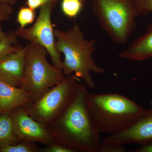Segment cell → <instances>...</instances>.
<instances>
[{"label":"cell","instance_id":"cell-23","mask_svg":"<svg viewBox=\"0 0 152 152\" xmlns=\"http://www.w3.org/2000/svg\"><path fill=\"white\" fill-rule=\"evenodd\" d=\"M131 152H152V141L142 145L141 147L130 151Z\"/></svg>","mask_w":152,"mask_h":152},{"label":"cell","instance_id":"cell-17","mask_svg":"<svg viewBox=\"0 0 152 152\" xmlns=\"http://www.w3.org/2000/svg\"><path fill=\"white\" fill-rule=\"evenodd\" d=\"M36 16V10L28 7H21L18 12L17 17V21L20 26L19 28H23L27 25L32 23Z\"/></svg>","mask_w":152,"mask_h":152},{"label":"cell","instance_id":"cell-11","mask_svg":"<svg viewBox=\"0 0 152 152\" xmlns=\"http://www.w3.org/2000/svg\"><path fill=\"white\" fill-rule=\"evenodd\" d=\"M34 101L30 93L0 80V115L27 105Z\"/></svg>","mask_w":152,"mask_h":152},{"label":"cell","instance_id":"cell-21","mask_svg":"<svg viewBox=\"0 0 152 152\" xmlns=\"http://www.w3.org/2000/svg\"><path fill=\"white\" fill-rule=\"evenodd\" d=\"M41 152H74L72 150L62 145L53 142L47 145L45 148H41Z\"/></svg>","mask_w":152,"mask_h":152},{"label":"cell","instance_id":"cell-9","mask_svg":"<svg viewBox=\"0 0 152 152\" xmlns=\"http://www.w3.org/2000/svg\"><path fill=\"white\" fill-rule=\"evenodd\" d=\"M110 143L144 145L152 141V107L145 110L134 124L121 132L110 134L103 140Z\"/></svg>","mask_w":152,"mask_h":152},{"label":"cell","instance_id":"cell-24","mask_svg":"<svg viewBox=\"0 0 152 152\" xmlns=\"http://www.w3.org/2000/svg\"><path fill=\"white\" fill-rule=\"evenodd\" d=\"M0 2L6 3L12 6L15 4L16 0H0Z\"/></svg>","mask_w":152,"mask_h":152},{"label":"cell","instance_id":"cell-5","mask_svg":"<svg viewBox=\"0 0 152 152\" xmlns=\"http://www.w3.org/2000/svg\"><path fill=\"white\" fill-rule=\"evenodd\" d=\"M26 49V64L23 83L20 88L32 95L34 102L51 88L64 79L61 69L49 63L48 51L44 47L28 42Z\"/></svg>","mask_w":152,"mask_h":152},{"label":"cell","instance_id":"cell-2","mask_svg":"<svg viewBox=\"0 0 152 152\" xmlns=\"http://www.w3.org/2000/svg\"><path fill=\"white\" fill-rule=\"evenodd\" d=\"M54 34L57 50L64 56L62 69L65 75L74 73L87 87L95 89L91 73L101 74L106 72L105 69L99 66L92 57L96 49L95 40L85 39L78 24L66 31L54 28Z\"/></svg>","mask_w":152,"mask_h":152},{"label":"cell","instance_id":"cell-22","mask_svg":"<svg viewBox=\"0 0 152 152\" xmlns=\"http://www.w3.org/2000/svg\"><path fill=\"white\" fill-rule=\"evenodd\" d=\"M58 0H26V4L33 10L40 7L50 2H58Z\"/></svg>","mask_w":152,"mask_h":152},{"label":"cell","instance_id":"cell-18","mask_svg":"<svg viewBox=\"0 0 152 152\" xmlns=\"http://www.w3.org/2000/svg\"><path fill=\"white\" fill-rule=\"evenodd\" d=\"M13 12V10L12 6L6 3L0 2V42L2 41L7 34V33L3 31L2 23L10 18L11 15Z\"/></svg>","mask_w":152,"mask_h":152},{"label":"cell","instance_id":"cell-6","mask_svg":"<svg viewBox=\"0 0 152 152\" xmlns=\"http://www.w3.org/2000/svg\"><path fill=\"white\" fill-rule=\"evenodd\" d=\"M80 82L73 74L65 75L61 82L37 101L23 107L25 111L34 119L48 126L67 107Z\"/></svg>","mask_w":152,"mask_h":152},{"label":"cell","instance_id":"cell-1","mask_svg":"<svg viewBox=\"0 0 152 152\" xmlns=\"http://www.w3.org/2000/svg\"><path fill=\"white\" fill-rule=\"evenodd\" d=\"M89 93L79 83L69 103L47 126L53 141L74 152H98L100 133L94 124L88 102Z\"/></svg>","mask_w":152,"mask_h":152},{"label":"cell","instance_id":"cell-25","mask_svg":"<svg viewBox=\"0 0 152 152\" xmlns=\"http://www.w3.org/2000/svg\"><path fill=\"white\" fill-rule=\"evenodd\" d=\"M150 104H151V107H152V99L151 100V102H150Z\"/></svg>","mask_w":152,"mask_h":152},{"label":"cell","instance_id":"cell-19","mask_svg":"<svg viewBox=\"0 0 152 152\" xmlns=\"http://www.w3.org/2000/svg\"><path fill=\"white\" fill-rule=\"evenodd\" d=\"M140 16L152 13V0H134Z\"/></svg>","mask_w":152,"mask_h":152},{"label":"cell","instance_id":"cell-8","mask_svg":"<svg viewBox=\"0 0 152 152\" xmlns=\"http://www.w3.org/2000/svg\"><path fill=\"white\" fill-rule=\"evenodd\" d=\"M11 115L14 132L19 141L46 145L53 142L47 126L34 119L23 107L13 110Z\"/></svg>","mask_w":152,"mask_h":152},{"label":"cell","instance_id":"cell-16","mask_svg":"<svg viewBox=\"0 0 152 152\" xmlns=\"http://www.w3.org/2000/svg\"><path fill=\"white\" fill-rule=\"evenodd\" d=\"M41 150L36 143L21 141L0 147V152H41Z\"/></svg>","mask_w":152,"mask_h":152},{"label":"cell","instance_id":"cell-14","mask_svg":"<svg viewBox=\"0 0 152 152\" xmlns=\"http://www.w3.org/2000/svg\"><path fill=\"white\" fill-rule=\"evenodd\" d=\"M18 37L15 32L10 31L0 42V62L8 55L18 50L22 46L18 44Z\"/></svg>","mask_w":152,"mask_h":152},{"label":"cell","instance_id":"cell-15","mask_svg":"<svg viewBox=\"0 0 152 152\" xmlns=\"http://www.w3.org/2000/svg\"><path fill=\"white\" fill-rule=\"evenodd\" d=\"M84 7L83 0H62L61 10L69 18H75L80 13Z\"/></svg>","mask_w":152,"mask_h":152},{"label":"cell","instance_id":"cell-10","mask_svg":"<svg viewBox=\"0 0 152 152\" xmlns=\"http://www.w3.org/2000/svg\"><path fill=\"white\" fill-rule=\"evenodd\" d=\"M25 64L26 49L22 47L0 62V80L20 88L23 80Z\"/></svg>","mask_w":152,"mask_h":152},{"label":"cell","instance_id":"cell-7","mask_svg":"<svg viewBox=\"0 0 152 152\" xmlns=\"http://www.w3.org/2000/svg\"><path fill=\"white\" fill-rule=\"evenodd\" d=\"M57 3H49L42 6L37 18L32 26L23 29L18 28L15 31L18 37L44 47L50 57L52 64L62 69L61 53L56 48V38L51 17Z\"/></svg>","mask_w":152,"mask_h":152},{"label":"cell","instance_id":"cell-13","mask_svg":"<svg viewBox=\"0 0 152 152\" xmlns=\"http://www.w3.org/2000/svg\"><path fill=\"white\" fill-rule=\"evenodd\" d=\"M19 141L14 132L11 112L0 115V147Z\"/></svg>","mask_w":152,"mask_h":152},{"label":"cell","instance_id":"cell-12","mask_svg":"<svg viewBox=\"0 0 152 152\" xmlns=\"http://www.w3.org/2000/svg\"><path fill=\"white\" fill-rule=\"evenodd\" d=\"M118 56L132 61H142L152 58V22L146 33L135 40L128 48L120 52Z\"/></svg>","mask_w":152,"mask_h":152},{"label":"cell","instance_id":"cell-4","mask_svg":"<svg viewBox=\"0 0 152 152\" xmlns=\"http://www.w3.org/2000/svg\"><path fill=\"white\" fill-rule=\"evenodd\" d=\"M91 9L101 27L114 42L126 43L140 16L134 0H91Z\"/></svg>","mask_w":152,"mask_h":152},{"label":"cell","instance_id":"cell-3","mask_svg":"<svg viewBox=\"0 0 152 152\" xmlns=\"http://www.w3.org/2000/svg\"><path fill=\"white\" fill-rule=\"evenodd\" d=\"M87 102L98 130L110 134L129 128L145 110L134 101L116 93L89 94Z\"/></svg>","mask_w":152,"mask_h":152},{"label":"cell","instance_id":"cell-20","mask_svg":"<svg viewBox=\"0 0 152 152\" xmlns=\"http://www.w3.org/2000/svg\"><path fill=\"white\" fill-rule=\"evenodd\" d=\"M126 149L124 145L100 142L98 152H125Z\"/></svg>","mask_w":152,"mask_h":152}]
</instances>
